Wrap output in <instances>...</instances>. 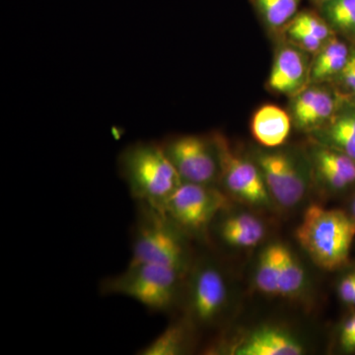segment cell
I'll list each match as a JSON object with an SVG mask.
<instances>
[{"label":"cell","mask_w":355,"mask_h":355,"mask_svg":"<svg viewBox=\"0 0 355 355\" xmlns=\"http://www.w3.org/2000/svg\"><path fill=\"white\" fill-rule=\"evenodd\" d=\"M118 171L137 202L163 207L183 181L160 141L139 140L128 144L118 157Z\"/></svg>","instance_id":"cell-1"},{"label":"cell","mask_w":355,"mask_h":355,"mask_svg":"<svg viewBox=\"0 0 355 355\" xmlns=\"http://www.w3.org/2000/svg\"><path fill=\"white\" fill-rule=\"evenodd\" d=\"M132 240L130 263L164 266L183 273L190 270V251L186 233L164 210L137 202Z\"/></svg>","instance_id":"cell-2"},{"label":"cell","mask_w":355,"mask_h":355,"mask_svg":"<svg viewBox=\"0 0 355 355\" xmlns=\"http://www.w3.org/2000/svg\"><path fill=\"white\" fill-rule=\"evenodd\" d=\"M355 237V219L340 209L312 205L296 230L299 244L320 268L335 270L347 265Z\"/></svg>","instance_id":"cell-3"},{"label":"cell","mask_w":355,"mask_h":355,"mask_svg":"<svg viewBox=\"0 0 355 355\" xmlns=\"http://www.w3.org/2000/svg\"><path fill=\"white\" fill-rule=\"evenodd\" d=\"M186 273L153 263H128L123 272L102 280V295L123 296L153 313H166L177 304Z\"/></svg>","instance_id":"cell-4"},{"label":"cell","mask_w":355,"mask_h":355,"mask_svg":"<svg viewBox=\"0 0 355 355\" xmlns=\"http://www.w3.org/2000/svg\"><path fill=\"white\" fill-rule=\"evenodd\" d=\"M160 144L183 183H219L220 163L214 133L175 135Z\"/></svg>","instance_id":"cell-5"},{"label":"cell","mask_w":355,"mask_h":355,"mask_svg":"<svg viewBox=\"0 0 355 355\" xmlns=\"http://www.w3.org/2000/svg\"><path fill=\"white\" fill-rule=\"evenodd\" d=\"M227 207V197L216 186L182 183L161 209L189 234L202 232Z\"/></svg>","instance_id":"cell-6"},{"label":"cell","mask_w":355,"mask_h":355,"mask_svg":"<svg viewBox=\"0 0 355 355\" xmlns=\"http://www.w3.org/2000/svg\"><path fill=\"white\" fill-rule=\"evenodd\" d=\"M263 175L270 197L284 207L304 198L309 184L305 161L289 151H258L254 159Z\"/></svg>","instance_id":"cell-7"},{"label":"cell","mask_w":355,"mask_h":355,"mask_svg":"<svg viewBox=\"0 0 355 355\" xmlns=\"http://www.w3.org/2000/svg\"><path fill=\"white\" fill-rule=\"evenodd\" d=\"M214 135L220 163L219 183L238 200L249 205H268L270 195L256 162L236 153L221 133Z\"/></svg>","instance_id":"cell-8"},{"label":"cell","mask_w":355,"mask_h":355,"mask_svg":"<svg viewBox=\"0 0 355 355\" xmlns=\"http://www.w3.org/2000/svg\"><path fill=\"white\" fill-rule=\"evenodd\" d=\"M227 284L216 266H200L193 277L189 294L191 322L200 324L214 323L227 302Z\"/></svg>","instance_id":"cell-9"},{"label":"cell","mask_w":355,"mask_h":355,"mask_svg":"<svg viewBox=\"0 0 355 355\" xmlns=\"http://www.w3.org/2000/svg\"><path fill=\"white\" fill-rule=\"evenodd\" d=\"M338 94L324 84H309L291 97L292 123L303 132H315L338 111Z\"/></svg>","instance_id":"cell-10"},{"label":"cell","mask_w":355,"mask_h":355,"mask_svg":"<svg viewBox=\"0 0 355 355\" xmlns=\"http://www.w3.org/2000/svg\"><path fill=\"white\" fill-rule=\"evenodd\" d=\"M309 53L287 42L275 51L268 88L277 94L293 97L310 84Z\"/></svg>","instance_id":"cell-11"},{"label":"cell","mask_w":355,"mask_h":355,"mask_svg":"<svg viewBox=\"0 0 355 355\" xmlns=\"http://www.w3.org/2000/svg\"><path fill=\"white\" fill-rule=\"evenodd\" d=\"M229 352L235 355H300L304 349L286 331L265 327L250 334Z\"/></svg>","instance_id":"cell-12"},{"label":"cell","mask_w":355,"mask_h":355,"mask_svg":"<svg viewBox=\"0 0 355 355\" xmlns=\"http://www.w3.org/2000/svg\"><path fill=\"white\" fill-rule=\"evenodd\" d=\"M311 155L313 167L327 186L334 190H343L355 183L354 159L319 142Z\"/></svg>","instance_id":"cell-13"},{"label":"cell","mask_w":355,"mask_h":355,"mask_svg":"<svg viewBox=\"0 0 355 355\" xmlns=\"http://www.w3.org/2000/svg\"><path fill=\"white\" fill-rule=\"evenodd\" d=\"M291 125L289 113L275 105H263L254 114L251 132L261 146L266 148H277L288 139Z\"/></svg>","instance_id":"cell-14"},{"label":"cell","mask_w":355,"mask_h":355,"mask_svg":"<svg viewBox=\"0 0 355 355\" xmlns=\"http://www.w3.org/2000/svg\"><path fill=\"white\" fill-rule=\"evenodd\" d=\"M350 55L347 44L334 37L313 55L310 67V84L330 83L340 73Z\"/></svg>","instance_id":"cell-15"},{"label":"cell","mask_w":355,"mask_h":355,"mask_svg":"<svg viewBox=\"0 0 355 355\" xmlns=\"http://www.w3.org/2000/svg\"><path fill=\"white\" fill-rule=\"evenodd\" d=\"M318 142L355 161V113L336 112L327 125L315 132Z\"/></svg>","instance_id":"cell-16"},{"label":"cell","mask_w":355,"mask_h":355,"mask_svg":"<svg viewBox=\"0 0 355 355\" xmlns=\"http://www.w3.org/2000/svg\"><path fill=\"white\" fill-rule=\"evenodd\" d=\"M219 234L230 246L251 248L261 241L265 236V227L256 216L239 214L229 216L221 222Z\"/></svg>","instance_id":"cell-17"},{"label":"cell","mask_w":355,"mask_h":355,"mask_svg":"<svg viewBox=\"0 0 355 355\" xmlns=\"http://www.w3.org/2000/svg\"><path fill=\"white\" fill-rule=\"evenodd\" d=\"M190 321L172 323L162 333L139 350V355H180L186 354L190 349Z\"/></svg>","instance_id":"cell-18"},{"label":"cell","mask_w":355,"mask_h":355,"mask_svg":"<svg viewBox=\"0 0 355 355\" xmlns=\"http://www.w3.org/2000/svg\"><path fill=\"white\" fill-rule=\"evenodd\" d=\"M257 15L270 32H284L299 12L302 0H250Z\"/></svg>","instance_id":"cell-19"},{"label":"cell","mask_w":355,"mask_h":355,"mask_svg":"<svg viewBox=\"0 0 355 355\" xmlns=\"http://www.w3.org/2000/svg\"><path fill=\"white\" fill-rule=\"evenodd\" d=\"M304 270L291 250L279 244V292L280 296H291L301 291L304 284Z\"/></svg>","instance_id":"cell-20"},{"label":"cell","mask_w":355,"mask_h":355,"mask_svg":"<svg viewBox=\"0 0 355 355\" xmlns=\"http://www.w3.org/2000/svg\"><path fill=\"white\" fill-rule=\"evenodd\" d=\"M318 9L335 33L355 37V0H331Z\"/></svg>","instance_id":"cell-21"},{"label":"cell","mask_w":355,"mask_h":355,"mask_svg":"<svg viewBox=\"0 0 355 355\" xmlns=\"http://www.w3.org/2000/svg\"><path fill=\"white\" fill-rule=\"evenodd\" d=\"M279 244H272L261 252L256 273L259 291L270 296H279Z\"/></svg>","instance_id":"cell-22"},{"label":"cell","mask_w":355,"mask_h":355,"mask_svg":"<svg viewBox=\"0 0 355 355\" xmlns=\"http://www.w3.org/2000/svg\"><path fill=\"white\" fill-rule=\"evenodd\" d=\"M291 23L312 33L324 43H327L336 36L335 31L331 29V26L319 11L318 12L310 10L299 11Z\"/></svg>","instance_id":"cell-23"},{"label":"cell","mask_w":355,"mask_h":355,"mask_svg":"<svg viewBox=\"0 0 355 355\" xmlns=\"http://www.w3.org/2000/svg\"><path fill=\"white\" fill-rule=\"evenodd\" d=\"M287 38V42L293 44L294 46L309 53L310 55H316L321 50L324 44L319 38H317L312 33L299 27V26L289 23L284 30Z\"/></svg>","instance_id":"cell-24"},{"label":"cell","mask_w":355,"mask_h":355,"mask_svg":"<svg viewBox=\"0 0 355 355\" xmlns=\"http://www.w3.org/2000/svg\"><path fill=\"white\" fill-rule=\"evenodd\" d=\"M333 81H336L340 86L338 95L340 93H345L352 95V97L355 96V53H350L347 64Z\"/></svg>","instance_id":"cell-25"},{"label":"cell","mask_w":355,"mask_h":355,"mask_svg":"<svg viewBox=\"0 0 355 355\" xmlns=\"http://www.w3.org/2000/svg\"><path fill=\"white\" fill-rule=\"evenodd\" d=\"M355 292V272L345 275L338 286V294L345 304L352 305Z\"/></svg>","instance_id":"cell-26"},{"label":"cell","mask_w":355,"mask_h":355,"mask_svg":"<svg viewBox=\"0 0 355 355\" xmlns=\"http://www.w3.org/2000/svg\"><path fill=\"white\" fill-rule=\"evenodd\" d=\"M355 335V314L345 322L340 331V345L342 347L345 345L350 338Z\"/></svg>","instance_id":"cell-27"},{"label":"cell","mask_w":355,"mask_h":355,"mask_svg":"<svg viewBox=\"0 0 355 355\" xmlns=\"http://www.w3.org/2000/svg\"><path fill=\"white\" fill-rule=\"evenodd\" d=\"M343 349L345 350V352H354V350H355V335L350 338L349 342L343 345Z\"/></svg>","instance_id":"cell-28"},{"label":"cell","mask_w":355,"mask_h":355,"mask_svg":"<svg viewBox=\"0 0 355 355\" xmlns=\"http://www.w3.org/2000/svg\"><path fill=\"white\" fill-rule=\"evenodd\" d=\"M310 1L313 2L319 8L320 6H324V3L331 1V0H310Z\"/></svg>","instance_id":"cell-29"},{"label":"cell","mask_w":355,"mask_h":355,"mask_svg":"<svg viewBox=\"0 0 355 355\" xmlns=\"http://www.w3.org/2000/svg\"><path fill=\"white\" fill-rule=\"evenodd\" d=\"M352 216H355V200L354 202V205H352Z\"/></svg>","instance_id":"cell-30"},{"label":"cell","mask_w":355,"mask_h":355,"mask_svg":"<svg viewBox=\"0 0 355 355\" xmlns=\"http://www.w3.org/2000/svg\"><path fill=\"white\" fill-rule=\"evenodd\" d=\"M352 305L355 306V292H354V300H352Z\"/></svg>","instance_id":"cell-31"},{"label":"cell","mask_w":355,"mask_h":355,"mask_svg":"<svg viewBox=\"0 0 355 355\" xmlns=\"http://www.w3.org/2000/svg\"><path fill=\"white\" fill-rule=\"evenodd\" d=\"M354 97H355V96H354Z\"/></svg>","instance_id":"cell-32"}]
</instances>
